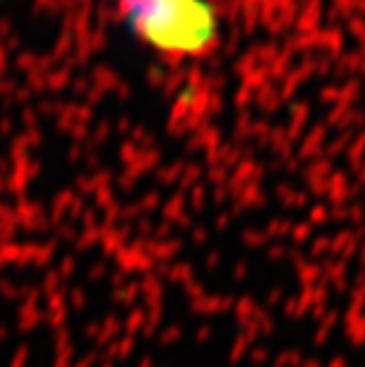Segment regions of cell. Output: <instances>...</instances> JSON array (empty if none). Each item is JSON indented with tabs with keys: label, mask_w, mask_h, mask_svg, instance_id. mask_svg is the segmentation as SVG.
<instances>
[{
	"label": "cell",
	"mask_w": 365,
	"mask_h": 367,
	"mask_svg": "<svg viewBox=\"0 0 365 367\" xmlns=\"http://www.w3.org/2000/svg\"><path fill=\"white\" fill-rule=\"evenodd\" d=\"M131 31L161 55L200 57L218 40L211 0H119Z\"/></svg>",
	"instance_id": "1"
}]
</instances>
